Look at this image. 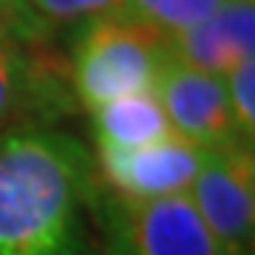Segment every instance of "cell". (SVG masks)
<instances>
[{
	"label": "cell",
	"instance_id": "cell-1",
	"mask_svg": "<svg viewBox=\"0 0 255 255\" xmlns=\"http://www.w3.org/2000/svg\"><path fill=\"white\" fill-rule=\"evenodd\" d=\"M94 159L77 136L40 125L0 130V255H97L85 213Z\"/></svg>",
	"mask_w": 255,
	"mask_h": 255
},
{
	"label": "cell",
	"instance_id": "cell-2",
	"mask_svg": "<svg viewBox=\"0 0 255 255\" xmlns=\"http://www.w3.org/2000/svg\"><path fill=\"white\" fill-rule=\"evenodd\" d=\"M167 57V37L150 23L130 14L85 20L68 68L74 100L94 114L111 100L153 91Z\"/></svg>",
	"mask_w": 255,
	"mask_h": 255
},
{
	"label": "cell",
	"instance_id": "cell-3",
	"mask_svg": "<svg viewBox=\"0 0 255 255\" xmlns=\"http://www.w3.org/2000/svg\"><path fill=\"white\" fill-rule=\"evenodd\" d=\"M91 210L102 230L97 255H233L207 230L187 193L128 201L97 187Z\"/></svg>",
	"mask_w": 255,
	"mask_h": 255
},
{
	"label": "cell",
	"instance_id": "cell-4",
	"mask_svg": "<svg viewBox=\"0 0 255 255\" xmlns=\"http://www.w3.org/2000/svg\"><path fill=\"white\" fill-rule=\"evenodd\" d=\"M190 201L207 230L233 255H253L255 238V156L247 145L213 147L193 179Z\"/></svg>",
	"mask_w": 255,
	"mask_h": 255
},
{
	"label": "cell",
	"instance_id": "cell-5",
	"mask_svg": "<svg viewBox=\"0 0 255 255\" xmlns=\"http://www.w3.org/2000/svg\"><path fill=\"white\" fill-rule=\"evenodd\" d=\"M207 150L187 139H164L145 147L97 145L94 170L111 196L128 201H147L187 193L199 176Z\"/></svg>",
	"mask_w": 255,
	"mask_h": 255
},
{
	"label": "cell",
	"instance_id": "cell-6",
	"mask_svg": "<svg viewBox=\"0 0 255 255\" xmlns=\"http://www.w3.org/2000/svg\"><path fill=\"white\" fill-rule=\"evenodd\" d=\"M153 94L179 139H187L204 150L238 142L247 145L233 119L224 77L196 71L170 54L162 65Z\"/></svg>",
	"mask_w": 255,
	"mask_h": 255
},
{
	"label": "cell",
	"instance_id": "cell-7",
	"mask_svg": "<svg viewBox=\"0 0 255 255\" xmlns=\"http://www.w3.org/2000/svg\"><path fill=\"white\" fill-rule=\"evenodd\" d=\"M71 71L40 43H0V128L26 117L54 119L68 114L74 91Z\"/></svg>",
	"mask_w": 255,
	"mask_h": 255
},
{
	"label": "cell",
	"instance_id": "cell-8",
	"mask_svg": "<svg viewBox=\"0 0 255 255\" xmlns=\"http://www.w3.org/2000/svg\"><path fill=\"white\" fill-rule=\"evenodd\" d=\"M164 37L179 63L213 77H227L238 63L255 54V0H224L207 20Z\"/></svg>",
	"mask_w": 255,
	"mask_h": 255
},
{
	"label": "cell",
	"instance_id": "cell-9",
	"mask_svg": "<svg viewBox=\"0 0 255 255\" xmlns=\"http://www.w3.org/2000/svg\"><path fill=\"white\" fill-rule=\"evenodd\" d=\"M173 128L164 117L153 91L130 94L105 102L94 111V139L97 145L111 147H145L164 139H173Z\"/></svg>",
	"mask_w": 255,
	"mask_h": 255
},
{
	"label": "cell",
	"instance_id": "cell-10",
	"mask_svg": "<svg viewBox=\"0 0 255 255\" xmlns=\"http://www.w3.org/2000/svg\"><path fill=\"white\" fill-rule=\"evenodd\" d=\"M224 0H128L130 17L170 34L207 20Z\"/></svg>",
	"mask_w": 255,
	"mask_h": 255
},
{
	"label": "cell",
	"instance_id": "cell-11",
	"mask_svg": "<svg viewBox=\"0 0 255 255\" xmlns=\"http://www.w3.org/2000/svg\"><path fill=\"white\" fill-rule=\"evenodd\" d=\"M230 97V108H233V119L238 125V133L247 145L253 147L255 142V60H244L238 63L233 71L224 77Z\"/></svg>",
	"mask_w": 255,
	"mask_h": 255
},
{
	"label": "cell",
	"instance_id": "cell-12",
	"mask_svg": "<svg viewBox=\"0 0 255 255\" xmlns=\"http://www.w3.org/2000/svg\"><path fill=\"white\" fill-rule=\"evenodd\" d=\"M6 6H9V11L14 14V20H17V28H20L23 43H43L48 26L37 17L34 11L28 9L26 0H6Z\"/></svg>",
	"mask_w": 255,
	"mask_h": 255
},
{
	"label": "cell",
	"instance_id": "cell-13",
	"mask_svg": "<svg viewBox=\"0 0 255 255\" xmlns=\"http://www.w3.org/2000/svg\"><path fill=\"white\" fill-rule=\"evenodd\" d=\"M71 3L80 9L82 20L128 14V0H71Z\"/></svg>",
	"mask_w": 255,
	"mask_h": 255
},
{
	"label": "cell",
	"instance_id": "cell-14",
	"mask_svg": "<svg viewBox=\"0 0 255 255\" xmlns=\"http://www.w3.org/2000/svg\"><path fill=\"white\" fill-rule=\"evenodd\" d=\"M0 43H23L20 40V28L17 20L11 17V11L0 3Z\"/></svg>",
	"mask_w": 255,
	"mask_h": 255
},
{
	"label": "cell",
	"instance_id": "cell-15",
	"mask_svg": "<svg viewBox=\"0 0 255 255\" xmlns=\"http://www.w3.org/2000/svg\"><path fill=\"white\" fill-rule=\"evenodd\" d=\"M0 3H3V6H6V0H0ZM6 9H9V6H6ZM11 17H14V14H11ZM20 40H23V37H20Z\"/></svg>",
	"mask_w": 255,
	"mask_h": 255
}]
</instances>
